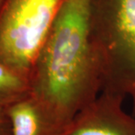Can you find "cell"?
<instances>
[{"mask_svg":"<svg viewBox=\"0 0 135 135\" xmlns=\"http://www.w3.org/2000/svg\"><path fill=\"white\" fill-rule=\"evenodd\" d=\"M101 90L135 102V0H89Z\"/></svg>","mask_w":135,"mask_h":135,"instance_id":"obj_2","label":"cell"},{"mask_svg":"<svg viewBox=\"0 0 135 135\" xmlns=\"http://www.w3.org/2000/svg\"><path fill=\"white\" fill-rule=\"evenodd\" d=\"M89 0H64L30 74L31 94L63 131L101 90Z\"/></svg>","mask_w":135,"mask_h":135,"instance_id":"obj_1","label":"cell"},{"mask_svg":"<svg viewBox=\"0 0 135 135\" xmlns=\"http://www.w3.org/2000/svg\"><path fill=\"white\" fill-rule=\"evenodd\" d=\"M30 94L29 77L0 62V107L6 108Z\"/></svg>","mask_w":135,"mask_h":135,"instance_id":"obj_6","label":"cell"},{"mask_svg":"<svg viewBox=\"0 0 135 135\" xmlns=\"http://www.w3.org/2000/svg\"><path fill=\"white\" fill-rule=\"evenodd\" d=\"M5 0H0V10L2 8V5L4 4V2H5Z\"/></svg>","mask_w":135,"mask_h":135,"instance_id":"obj_8","label":"cell"},{"mask_svg":"<svg viewBox=\"0 0 135 135\" xmlns=\"http://www.w3.org/2000/svg\"><path fill=\"white\" fill-rule=\"evenodd\" d=\"M0 135H11V126L5 108L0 107Z\"/></svg>","mask_w":135,"mask_h":135,"instance_id":"obj_7","label":"cell"},{"mask_svg":"<svg viewBox=\"0 0 135 135\" xmlns=\"http://www.w3.org/2000/svg\"><path fill=\"white\" fill-rule=\"evenodd\" d=\"M124 98L102 91L77 113L61 135H135V119L123 110Z\"/></svg>","mask_w":135,"mask_h":135,"instance_id":"obj_4","label":"cell"},{"mask_svg":"<svg viewBox=\"0 0 135 135\" xmlns=\"http://www.w3.org/2000/svg\"><path fill=\"white\" fill-rule=\"evenodd\" d=\"M5 110L11 122V135H61L62 132L32 94L6 107Z\"/></svg>","mask_w":135,"mask_h":135,"instance_id":"obj_5","label":"cell"},{"mask_svg":"<svg viewBox=\"0 0 135 135\" xmlns=\"http://www.w3.org/2000/svg\"><path fill=\"white\" fill-rule=\"evenodd\" d=\"M64 0H5L0 10V62L30 77Z\"/></svg>","mask_w":135,"mask_h":135,"instance_id":"obj_3","label":"cell"}]
</instances>
